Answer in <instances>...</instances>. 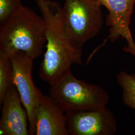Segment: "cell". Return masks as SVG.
I'll return each mask as SVG.
<instances>
[{
  "label": "cell",
  "mask_w": 135,
  "mask_h": 135,
  "mask_svg": "<svg viewBox=\"0 0 135 135\" xmlns=\"http://www.w3.org/2000/svg\"><path fill=\"white\" fill-rule=\"evenodd\" d=\"M36 1L46 26V51L39 68V77L50 85L73 64H82V51L74 48L68 38L60 4L52 0Z\"/></svg>",
  "instance_id": "obj_1"
},
{
  "label": "cell",
  "mask_w": 135,
  "mask_h": 135,
  "mask_svg": "<svg viewBox=\"0 0 135 135\" xmlns=\"http://www.w3.org/2000/svg\"><path fill=\"white\" fill-rule=\"evenodd\" d=\"M46 26L43 17L22 6L0 30V50L24 52L34 59L46 48Z\"/></svg>",
  "instance_id": "obj_2"
},
{
  "label": "cell",
  "mask_w": 135,
  "mask_h": 135,
  "mask_svg": "<svg viewBox=\"0 0 135 135\" xmlns=\"http://www.w3.org/2000/svg\"><path fill=\"white\" fill-rule=\"evenodd\" d=\"M49 95L65 113L106 106L110 102L103 87L78 79L71 69L50 85Z\"/></svg>",
  "instance_id": "obj_3"
},
{
  "label": "cell",
  "mask_w": 135,
  "mask_h": 135,
  "mask_svg": "<svg viewBox=\"0 0 135 135\" xmlns=\"http://www.w3.org/2000/svg\"><path fill=\"white\" fill-rule=\"evenodd\" d=\"M101 7L99 0H65L62 11L63 25L74 48L82 51L85 44L101 31Z\"/></svg>",
  "instance_id": "obj_4"
},
{
  "label": "cell",
  "mask_w": 135,
  "mask_h": 135,
  "mask_svg": "<svg viewBox=\"0 0 135 135\" xmlns=\"http://www.w3.org/2000/svg\"><path fill=\"white\" fill-rule=\"evenodd\" d=\"M7 52L10 55L13 67V84L19 92L27 112L30 135H34L35 113L44 96L35 86L32 79L35 59L21 51L12 50Z\"/></svg>",
  "instance_id": "obj_5"
},
{
  "label": "cell",
  "mask_w": 135,
  "mask_h": 135,
  "mask_svg": "<svg viewBox=\"0 0 135 135\" xmlns=\"http://www.w3.org/2000/svg\"><path fill=\"white\" fill-rule=\"evenodd\" d=\"M69 135H113L117 122L106 106L66 113Z\"/></svg>",
  "instance_id": "obj_6"
},
{
  "label": "cell",
  "mask_w": 135,
  "mask_h": 135,
  "mask_svg": "<svg viewBox=\"0 0 135 135\" xmlns=\"http://www.w3.org/2000/svg\"><path fill=\"white\" fill-rule=\"evenodd\" d=\"M108 11L107 24L110 27L108 38L115 42L120 38L125 39L127 46L125 51L135 56V43L130 25L135 6V0H99Z\"/></svg>",
  "instance_id": "obj_7"
},
{
  "label": "cell",
  "mask_w": 135,
  "mask_h": 135,
  "mask_svg": "<svg viewBox=\"0 0 135 135\" xmlns=\"http://www.w3.org/2000/svg\"><path fill=\"white\" fill-rule=\"evenodd\" d=\"M0 104V135H30L28 115L14 85L8 89Z\"/></svg>",
  "instance_id": "obj_8"
},
{
  "label": "cell",
  "mask_w": 135,
  "mask_h": 135,
  "mask_svg": "<svg viewBox=\"0 0 135 135\" xmlns=\"http://www.w3.org/2000/svg\"><path fill=\"white\" fill-rule=\"evenodd\" d=\"M35 129L36 135H69L66 113L49 95L36 110Z\"/></svg>",
  "instance_id": "obj_9"
},
{
  "label": "cell",
  "mask_w": 135,
  "mask_h": 135,
  "mask_svg": "<svg viewBox=\"0 0 135 135\" xmlns=\"http://www.w3.org/2000/svg\"><path fill=\"white\" fill-rule=\"evenodd\" d=\"M13 64L8 52L0 50V104L8 89L13 84Z\"/></svg>",
  "instance_id": "obj_10"
},
{
  "label": "cell",
  "mask_w": 135,
  "mask_h": 135,
  "mask_svg": "<svg viewBox=\"0 0 135 135\" xmlns=\"http://www.w3.org/2000/svg\"><path fill=\"white\" fill-rule=\"evenodd\" d=\"M122 89V99L126 106L135 110V74L119 73L117 77Z\"/></svg>",
  "instance_id": "obj_11"
},
{
  "label": "cell",
  "mask_w": 135,
  "mask_h": 135,
  "mask_svg": "<svg viewBox=\"0 0 135 135\" xmlns=\"http://www.w3.org/2000/svg\"><path fill=\"white\" fill-rule=\"evenodd\" d=\"M22 6L21 0H0V23L3 25Z\"/></svg>",
  "instance_id": "obj_12"
}]
</instances>
